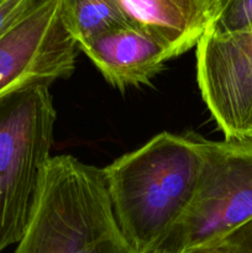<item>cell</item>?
Masks as SVG:
<instances>
[{"instance_id": "cell-1", "label": "cell", "mask_w": 252, "mask_h": 253, "mask_svg": "<svg viewBox=\"0 0 252 253\" xmlns=\"http://www.w3.org/2000/svg\"><path fill=\"white\" fill-rule=\"evenodd\" d=\"M202 136L161 132L103 168L116 222L135 253H153L184 215L203 163Z\"/></svg>"}, {"instance_id": "cell-2", "label": "cell", "mask_w": 252, "mask_h": 253, "mask_svg": "<svg viewBox=\"0 0 252 253\" xmlns=\"http://www.w3.org/2000/svg\"><path fill=\"white\" fill-rule=\"evenodd\" d=\"M14 253H135L116 222L103 168L52 157Z\"/></svg>"}, {"instance_id": "cell-3", "label": "cell", "mask_w": 252, "mask_h": 253, "mask_svg": "<svg viewBox=\"0 0 252 253\" xmlns=\"http://www.w3.org/2000/svg\"><path fill=\"white\" fill-rule=\"evenodd\" d=\"M57 114L49 85L0 98V253L24 236L51 161Z\"/></svg>"}, {"instance_id": "cell-4", "label": "cell", "mask_w": 252, "mask_h": 253, "mask_svg": "<svg viewBox=\"0 0 252 253\" xmlns=\"http://www.w3.org/2000/svg\"><path fill=\"white\" fill-rule=\"evenodd\" d=\"M203 163L189 207L153 253L221 244L252 220V138H202Z\"/></svg>"}, {"instance_id": "cell-5", "label": "cell", "mask_w": 252, "mask_h": 253, "mask_svg": "<svg viewBox=\"0 0 252 253\" xmlns=\"http://www.w3.org/2000/svg\"><path fill=\"white\" fill-rule=\"evenodd\" d=\"M78 52L62 22L59 0H40L0 39V98L29 84L69 78Z\"/></svg>"}, {"instance_id": "cell-6", "label": "cell", "mask_w": 252, "mask_h": 253, "mask_svg": "<svg viewBox=\"0 0 252 253\" xmlns=\"http://www.w3.org/2000/svg\"><path fill=\"white\" fill-rule=\"evenodd\" d=\"M203 100L225 138H245L252 115V26L230 35L203 34L197 44Z\"/></svg>"}, {"instance_id": "cell-7", "label": "cell", "mask_w": 252, "mask_h": 253, "mask_svg": "<svg viewBox=\"0 0 252 253\" xmlns=\"http://www.w3.org/2000/svg\"><path fill=\"white\" fill-rule=\"evenodd\" d=\"M108 83L124 90L147 84L162 71L172 52L137 25L104 32L79 46Z\"/></svg>"}, {"instance_id": "cell-8", "label": "cell", "mask_w": 252, "mask_h": 253, "mask_svg": "<svg viewBox=\"0 0 252 253\" xmlns=\"http://www.w3.org/2000/svg\"><path fill=\"white\" fill-rule=\"evenodd\" d=\"M132 22L175 57L197 46L209 21L211 0H121Z\"/></svg>"}, {"instance_id": "cell-9", "label": "cell", "mask_w": 252, "mask_h": 253, "mask_svg": "<svg viewBox=\"0 0 252 253\" xmlns=\"http://www.w3.org/2000/svg\"><path fill=\"white\" fill-rule=\"evenodd\" d=\"M59 12L78 46L110 30L135 25L121 0H59Z\"/></svg>"}, {"instance_id": "cell-10", "label": "cell", "mask_w": 252, "mask_h": 253, "mask_svg": "<svg viewBox=\"0 0 252 253\" xmlns=\"http://www.w3.org/2000/svg\"><path fill=\"white\" fill-rule=\"evenodd\" d=\"M251 26L252 0H211L204 34H236Z\"/></svg>"}, {"instance_id": "cell-11", "label": "cell", "mask_w": 252, "mask_h": 253, "mask_svg": "<svg viewBox=\"0 0 252 253\" xmlns=\"http://www.w3.org/2000/svg\"><path fill=\"white\" fill-rule=\"evenodd\" d=\"M40 0H0V39Z\"/></svg>"}, {"instance_id": "cell-12", "label": "cell", "mask_w": 252, "mask_h": 253, "mask_svg": "<svg viewBox=\"0 0 252 253\" xmlns=\"http://www.w3.org/2000/svg\"><path fill=\"white\" fill-rule=\"evenodd\" d=\"M220 245L231 253H252V220L230 235Z\"/></svg>"}, {"instance_id": "cell-13", "label": "cell", "mask_w": 252, "mask_h": 253, "mask_svg": "<svg viewBox=\"0 0 252 253\" xmlns=\"http://www.w3.org/2000/svg\"><path fill=\"white\" fill-rule=\"evenodd\" d=\"M189 253H231V252H230L226 247L222 246V245H217V246L210 247V249L199 250V251H194Z\"/></svg>"}, {"instance_id": "cell-14", "label": "cell", "mask_w": 252, "mask_h": 253, "mask_svg": "<svg viewBox=\"0 0 252 253\" xmlns=\"http://www.w3.org/2000/svg\"><path fill=\"white\" fill-rule=\"evenodd\" d=\"M246 137H247V138H252V115H251V119H250V124H249V130H247Z\"/></svg>"}]
</instances>
